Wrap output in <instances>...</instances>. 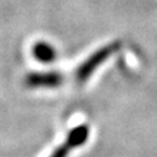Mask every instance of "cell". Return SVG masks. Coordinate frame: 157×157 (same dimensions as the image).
I'll list each match as a JSON object with an SVG mask.
<instances>
[{
	"label": "cell",
	"instance_id": "obj_1",
	"mask_svg": "<svg viewBox=\"0 0 157 157\" xmlns=\"http://www.w3.org/2000/svg\"><path fill=\"white\" fill-rule=\"evenodd\" d=\"M122 43L121 41H114L106 45L104 47L98 48L97 51H94L90 56H88L86 60H84L76 70V80L78 82H85L89 78L93 72H94L98 67H100L105 60H107L113 54L117 52L121 48Z\"/></svg>",
	"mask_w": 157,
	"mask_h": 157
},
{
	"label": "cell",
	"instance_id": "obj_2",
	"mask_svg": "<svg viewBox=\"0 0 157 157\" xmlns=\"http://www.w3.org/2000/svg\"><path fill=\"white\" fill-rule=\"evenodd\" d=\"M64 77L58 71L29 72L25 76V85L28 88H58L63 84Z\"/></svg>",
	"mask_w": 157,
	"mask_h": 157
},
{
	"label": "cell",
	"instance_id": "obj_3",
	"mask_svg": "<svg viewBox=\"0 0 157 157\" xmlns=\"http://www.w3.org/2000/svg\"><path fill=\"white\" fill-rule=\"evenodd\" d=\"M33 56L38 62L48 64V63H51L56 59V50L50 43L45 41H39L33 46Z\"/></svg>",
	"mask_w": 157,
	"mask_h": 157
},
{
	"label": "cell",
	"instance_id": "obj_4",
	"mask_svg": "<svg viewBox=\"0 0 157 157\" xmlns=\"http://www.w3.org/2000/svg\"><path fill=\"white\" fill-rule=\"evenodd\" d=\"M72 149H75V147H73L70 141L66 139V143L59 145L58 148L52 152V155L50 157H67L68 153H70V151H72Z\"/></svg>",
	"mask_w": 157,
	"mask_h": 157
}]
</instances>
